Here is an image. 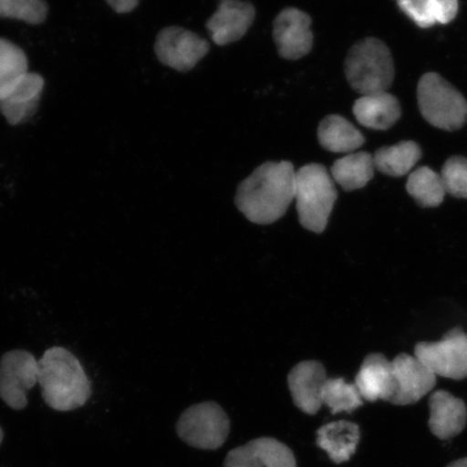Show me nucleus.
Instances as JSON below:
<instances>
[{"label":"nucleus","instance_id":"obj_1","mask_svg":"<svg viewBox=\"0 0 467 467\" xmlns=\"http://www.w3.org/2000/svg\"><path fill=\"white\" fill-rule=\"evenodd\" d=\"M296 173L290 161H268L244 180L235 197L239 212L255 224H271L295 200Z\"/></svg>","mask_w":467,"mask_h":467},{"label":"nucleus","instance_id":"obj_2","mask_svg":"<svg viewBox=\"0 0 467 467\" xmlns=\"http://www.w3.org/2000/svg\"><path fill=\"white\" fill-rule=\"evenodd\" d=\"M38 383L46 404L57 411L83 407L92 392L79 360L61 347L47 349L38 361Z\"/></svg>","mask_w":467,"mask_h":467},{"label":"nucleus","instance_id":"obj_3","mask_svg":"<svg viewBox=\"0 0 467 467\" xmlns=\"http://www.w3.org/2000/svg\"><path fill=\"white\" fill-rule=\"evenodd\" d=\"M335 181L323 165L309 163L296 173L295 200L300 223L314 233H323L335 207Z\"/></svg>","mask_w":467,"mask_h":467},{"label":"nucleus","instance_id":"obj_4","mask_svg":"<svg viewBox=\"0 0 467 467\" xmlns=\"http://www.w3.org/2000/svg\"><path fill=\"white\" fill-rule=\"evenodd\" d=\"M346 75L361 96L388 91L393 84L395 67L387 45L372 37L355 44L347 57Z\"/></svg>","mask_w":467,"mask_h":467},{"label":"nucleus","instance_id":"obj_5","mask_svg":"<svg viewBox=\"0 0 467 467\" xmlns=\"http://www.w3.org/2000/svg\"><path fill=\"white\" fill-rule=\"evenodd\" d=\"M420 112L431 126L447 131L462 128L467 121V101L437 73L422 76L418 85Z\"/></svg>","mask_w":467,"mask_h":467},{"label":"nucleus","instance_id":"obj_6","mask_svg":"<svg viewBox=\"0 0 467 467\" xmlns=\"http://www.w3.org/2000/svg\"><path fill=\"white\" fill-rule=\"evenodd\" d=\"M229 417L213 401L192 406L182 413L177 423V433L188 445L215 451L223 446L230 434Z\"/></svg>","mask_w":467,"mask_h":467},{"label":"nucleus","instance_id":"obj_7","mask_svg":"<svg viewBox=\"0 0 467 467\" xmlns=\"http://www.w3.org/2000/svg\"><path fill=\"white\" fill-rule=\"evenodd\" d=\"M414 355L436 376L467 378V334L459 327L448 331L441 341L419 342Z\"/></svg>","mask_w":467,"mask_h":467},{"label":"nucleus","instance_id":"obj_8","mask_svg":"<svg viewBox=\"0 0 467 467\" xmlns=\"http://www.w3.org/2000/svg\"><path fill=\"white\" fill-rule=\"evenodd\" d=\"M38 383V361L23 349L10 350L0 359V399L15 410L27 406V393Z\"/></svg>","mask_w":467,"mask_h":467},{"label":"nucleus","instance_id":"obj_9","mask_svg":"<svg viewBox=\"0 0 467 467\" xmlns=\"http://www.w3.org/2000/svg\"><path fill=\"white\" fill-rule=\"evenodd\" d=\"M208 51L207 40L177 26L163 28L156 38L157 57L162 64L179 72L190 71Z\"/></svg>","mask_w":467,"mask_h":467},{"label":"nucleus","instance_id":"obj_10","mask_svg":"<svg viewBox=\"0 0 467 467\" xmlns=\"http://www.w3.org/2000/svg\"><path fill=\"white\" fill-rule=\"evenodd\" d=\"M312 19L296 8L280 11L273 25V37L278 54L287 60H299L313 47Z\"/></svg>","mask_w":467,"mask_h":467},{"label":"nucleus","instance_id":"obj_11","mask_svg":"<svg viewBox=\"0 0 467 467\" xmlns=\"http://www.w3.org/2000/svg\"><path fill=\"white\" fill-rule=\"evenodd\" d=\"M396 392L390 404L408 406L416 404L436 385V375L416 356L400 354L392 361Z\"/></svg>","mask_w":467,"mask_h":467},{"label":"nucleus","instance_id":"obj_12","mask_svg":"<svg viewBox=\"0 0 467 467\" xmlns=\"http://www.w3.org/2000/svg\"><path fill=\"white\" fill-rule=\"evenodd\" d=\"M224 467H296L294 452L275 438L262 437L226 455Z\"/></svg>","mask_w":467,"mask_h":467},{"label":"nucleus","instance_id":"obj_13","mask_svg":"<svg viewBox=\"0 0 467 467\" xmlns=\"http://www.w3.org/2000/svg\"><path fill=\"white\" fill-rule=\"evenodd\" d=\"M323 364L317 360H306L297 364L288 376L292 400L301 411L314 416L323 406V389L327 382Z\"/></svg>","mask_w":467,"mask_h":467},{"label":"nucleus","instance_id":"obj_14","mask_svg":"<svg viewBox=\"0 0 467 467\" xmlns=\"http://www.w3.org/2000/svg\"><path fill=\"white\" fill-rule=\"evenodd\" d=\"M255 9L241 0H221L218 10L207 22L213 42L219 46L235 43L253 25Z\"/></svg>","mask_w":467,"mask_h":467},{"label":"nucleus","instance_id":"obj_15","mask_svg":"<svg viewBox=\"0 0 467 467\" xmlns=\"http://www.w3.org/2000/svg\"><path fill=\"white\" fill-rule=\"evenodd\" d=\"M45 79L37 73H27L3 99L0 113L8 124L17 126L31 119L37 112Z\"/></svg>","mask_w":467,"mask_h":467},{"label":"nucleus","instance_id":"obj_16","mask_svg":"<svg viewBox=\"0 0 467 467\" xmlns=\"http://www.w3.org/2000/svg\"><path fill=\"white\" fill-rule=\"evenodd\" d=\"M355 385L367 401H390L396 392L392 361L383 354L368 355L356 377Z\"/></svg>","mask_w":467,"mask_h":467},{"label":"nucleus","instance_id":"obj_17","mask_svg":"<svg viewBox=\"0 0 467 467\" xmlns=\"http://www.w3.org/2000/svg\"><path fill=\"white\" fill-rule=\"evenodd\" d=\"M429 404L430 430L440 440H451L464 430L467 409L462 400L446 390H437L431 396Z\"/></svg>","mask_w":467,"mask_h":467},{"label":"nucleus","instance_id":"obj_18","mask_svg":"<svg viewBox=\"0 0 467 467\" xmlns=\"http://www.w3.org/2000/svg\"><path fill=\"white\" fill-rule=\"evenodd\" d=\"M353 112L360 125L373 130H388L400 119L401 108L400 101L385 91L359 98Z\"/></svg>","mask_w":467,"mask_h":467},{"label":"nucleus","instance_id":"obj_19","mask_svg":"<svg viewBox=\"0 0 467 467\" xmlns=\"http://www.w3.org/2000/svg\"><path fill=\"white\" fill-rule=\"evenodd\" d=\"M359 441L358 425L348 421L325 424L317 431V446L337 464L347 462L352 457Z\"/></svg>","mask_w":467,"mask_h":467},{"label":"nucleus","instance_id":"obj_20","mask_svg":"<svg viewBox=\"0 0 467 467\" xmlns=\"http://www.w3.org/2000/svg\"><path fill=\"white\" fill-rule=\"evenodd\" d=\"M318 141L334 153H353L365 143V137L344 117L329 115L320 121Z\"/></svg>","mask_w":467,"mask_h":467},{"label":"nucleus","instance_id":"obj_21","mask_svg":"<svg viewBox=\"0 0 467 467\" xmlns=\"http://www.w3.org/2000/svg\"><path fill=\"white\" fill-rule=\"evenodd\" d=\"M375 168L373 156L360 151L337 160L331 168V177L343 190H359L373 178Z\"/></svg>","mask_w":467,"mask_h":467},{"label":"nucleus","instance_id":"obj_22","mask_svg":"<svg viewBox=\"0 0 467 467\" xmlns=\"http://www.w3.org/2000/svg\"><path fill=\"white\" fill-rule=\"evenodd\" d=\"M422 150L413 141H402L393 146H384L373 155L375 167L389 177H402L421 160Z\"/></svg>","mask_w":467,"mask_h":467},{"label":"nucleus","instance_id":"obj_23","mask_svg":"<svg viewBox=\"0 0 467 467\" xmlns=\"http://www.w3.org/2000/svg\"><path fill=\"white\" fill-rule=\"evenodd\" d=\"M406 189L414 201L424 208H435L446 195L441 174L429 167H420L409 175Z\"/></svg>","mask_w":467,"mask_h":467},{"label":"nucleus","instance_id":"obj_24","mask_svg":"<svg viewBox=\"0 0 467 467\" xmlns=\"http://www.w3.org/2000/svg\"><path fill=\"white\" fill-rule=\"evenodd\" d=\"M28 73L26 52L10 40L0 37V99Z\"/></svg>","mask_w":467,"mask_h":467},{"label":"nucleus","instance_id":"obj_25","mask_svg":"<svg viewBox=\"0 0 467 467\" xmlns=\"http://www.w3.org/2000/svg\"><path fill=\"white\" fill-rule=\"evenodd\" d=\"M323 405L330 408L332 413L353 412L363 406V397L355 384L347 383L342 378L328 379L323 389Z\"/></svg>","mask_w":467,"mask_h":467},{"label":"nucleus","instance_id":"obj_26","mask_svg":"<svg viewBox=\"0 0 467 467\" xmlns=\"http://www.w3.org/2000/svg\"><path fill=\"white\" fill-rule=\"evenodd\" d=\"M48 16L45 0H0V19H14L39 26Z\"/></svg>","mask_w":467,"mask_h":467},{"label":"nucleus","instance_id":"obj_27","mask_svg":"<svg viewBox=\"0 0 467 467\" xmlns=\"http://www.w3.org/2000/svg\"><path fill=\"white\" fill-rule=\"evenodd\" d=\"M446 192L467 200V160L463 156H453L442 167L441 174Z\"/></svg>","mask_w":467,"mask_h":467},{"label":"nucleus","instance_id":"obj_28","mask_svg":"<svg viewBox=\"0 0 467 467\" xmlns=\"http://www.w3.org/2000/svg\"><path fill=\"white\" fill-rule=\"evenodd\" d=\"M397 3L419 27L428 28L435 25L431 0H397Z\"/></svg>","mask_w":467,"mask_h":467},{"label":"nucleus","instance_id":"obj_29","mask_svg":"<svg viewBox=\"0 0 467 467\" xmlns=\"http://www.w3.org/2000/svg\"><path fill=\"white\" fill-rule=\"evenodd\" d=\"M431 8L435 22L448 25L457 16L459 0H431Z\"/></svg>","mask_w":467,"mask_h":467},{"label":"nucleus","instance_id":"obj_30","mask_svg":"<svg viewBox=\"0 0 467 467\" xmlns=\"http://www.w3.org/2000/svg\"><path fill=\"white\" fill-rule=\"evenodd\" d=\"M107 3L117 14H128L137 8L139 0H107Z\"/></svg>","mask_w":467,"mask_h":467},{"label":"nucleus","instance_id":"obj_31","mask_svg":"<svg viewBox=\"0 0 467 467\" xmlns=\"http://www.w3.org/2000/svg\"><path fill=\"white\" fill-rule=\"evenodd\" d=\"M447 467H467V458L454 461V462Z\"/></svg>","mask_w":467,"mask_h":467},{"label":"nucleus","instance_id":"obj_32","mask_svg":"<svg viewBox=\"0 0 467 467\" xmlns=\"http://www.w3.org/2000/svg\"><path fill=\"white\" fill-rule=\"evenodd\" d=\"M4 438V433L2 428H0V443H2Z\"/></svg>","mask_w":467,"mask_h":467}]
</instances>
